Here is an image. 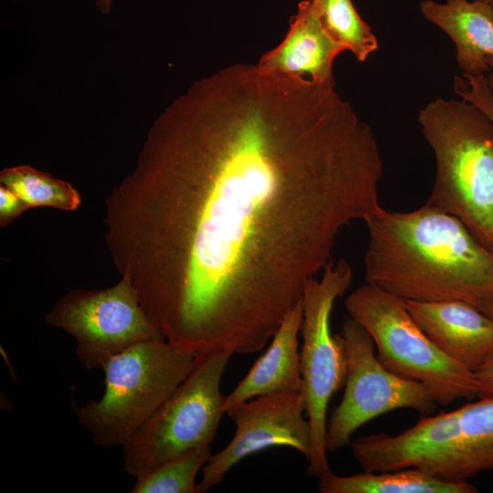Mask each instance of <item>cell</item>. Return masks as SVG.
I'll list each match as a JSON object with an SVG mask.
<instances>
[{
    "label": "cell",
    "mask_w": 493,
    "mask_h": 493,
    "mask_svg": "<svg viewBox=\"0 0 493 493\" xmlns=\"http://www.w3.org/2000/svg\"><path fill=\"white\" fill-rule=\"evenodd\" d=\"M382 174L371 127L334 83L235 64L154 120L106 198V243L166 341L253 353L341 231L383 208Z\"/></svg>",
    "instance_id": "obj_1"
},
{
    "label": "cell",
    "mask_w": 493,
    "mask_h": 493,
    "mask_svg": "<svg viewBox=\"0 0 493 493\" xmlns=\"http://www.w3.org/2000/svg\"><path fill=\"white\" fill-rule=\"evenodd\" d=\"M364 222L366 283L404 300L466 301L493 319V253L458 218L425 205Z\"/></svg>",
    "instance_id": "obj_2"
},
{
    "label": "cell",
    "mask_w": 493,
    "mask_h": 493,
    "mask_svg": "<svg viewBox=\"0 0 493 493\" xmlns=\"http://www.w3.org/2000/svg\"><path fill=\"white\" fill-rule=\"evenodd\" d=\"M417 121L435 160L425 205L458 218L493 253V122L463 99L442 98Z\"/></svg>",
    "instance_id": "obj_3"
},
{
    "label": "cell",
    "mask_w": 493,
    "mask_h": 493,
    "mask_svg": "<svg viewBox=\"0 0 493 493\" xmlns=\"http://www.w3.org/2000/svg\"><path fill=\"white\" fill-rule=\"evenodd\" d=\"M195 353L165 340L134 344L104 366V393L74 406L79 422L98 446H123L193 368Z\"/></svg>",
    "instance_id": "obj_4"
},
{
    "label": "cell",
    "mask_w": 493,
    "mask_h": 493,
    "mask_svg": "<svg viewBox=\"0 0 493 493\" xmlns=\"http://www.w3.org/2000/svg\"><path fill=\"white\" fill-rule=\"evenodd\" d=\"M345 307L371 334L379 362L400 377L424 383L437 404L477 397L474 372L435 346L403 299L365 283L348 296Z\"/></svg>",
    "instance_id": "obj_5"
},
{
    "label": "cell",
    "mask_w": 493,
    "mask_h": 493,
    "mask_svg": "<svg viewBox=\"0 0 493 493\" xmlns=\"http://www.w3.org/2000/svg\"><path fill=\"white\" fill-rule=\"evenodd\" d=\"M232 353H195L192 370L123 447V469L133 477L215 439L225 411L220 383Z\"/></svg>",
    "instance_id": "obj_6"
},
{
    "label": "cell",
    "mask_w": 493,
    "mask_h": 493,
    "mask_svg": "<svg viewBox=\"0 0 493 493\" xmlns=\"http://www.w3.org/2000/svg\"><path fill=\"white\" fill-rule=\"evenodd\" d=\"M352 278V268L345 259L331 260L320 278L307 282L302 295L300 393L312 441L308 475L319 479L332 472L325 448L327 409L347 376L345 346L341 334L330 332V315L335 300L348 290Z\"/></svg>",
    "instance_id": "obj_7"
},
{
    "label": "cell",
    "mask_w": 493,
    "mask_h": 493,
    "mask_svg": "<svg viewBox=\"0 0 493 493\" xmlns=\"http://www.w3.org/2000/svg\"><path fill=\"white\" fill-rule=\"evenodd\" d=\"M347 355L345 391L327 424L325 448L335 452L351 442L362 425L385 413L407 408L430 415L437 403L426 386L387 370L374 353L368 330L352 318L341 326Z\"/></svg>",
    "instance_id": "obj_8"
},
{
    "label": "cell",
    "mask_w": 493,
    "mask_h": 493,
    "mask_svg": "<svg viewBox=\"0 0 493 493\" xmlns=\"http://www.w3.org/2000/svg\"><path fill=\"white\" fill-rule=\"evenodd\" d=\"M51 327L68 333L86 369H103L116 354L143 341L165 340L125 278L103 289H72L46 314Z\"/></svg>",
    "instance_id": "obj_9"
},
{
    "label": "cell",
    "mask_w": 493,
    "mask_h": 493,
    "mask_svg": "<svg viewBox=\"0 0 493 493\" xmlns=\"http://www.w3.org/2000/svg\"><path fill=\"white\" fill-rule=\"evenodd\" d=\"M304 412L300 392L258 395L227 412L236 423L235 435L203 467L202 479L197 484L199 493L218 485L243 458L269 447L293 448L308 461L311 453V428Z\"/></svg>",
    "instance_id": "obj_10"
},
{
    "label": "cell",
    "mask_w": 493,
    "mask_h": 493,
    "mask_svg": "<svg viewBox=\"0 0 493 493\" xmlns=\"http://www.w3.org/2000/svg\"><path fill=\"white\" fill-rule=\"evenodd\" d=\"M459 437V412L422 415L396 435L372 434L351 443L354 457L365 472L414 467L435 477L446 467Z\"/></svg>",
    "instance_id": "obj_11"
},
{
    "label": "cell",
    "mask_w": 493,
    "mask_h": 493,
    "mask_svg": "<svg viewBox=\"0 0 493 493\" xmlns=\"http://www.w3.org/2000/svg\"><path fill=\"white\" fill-rule=\"evenodd\" d=\"M421 330L449 358L475 372L493 356V319L462 300H404Z\"/></svg>",
    "instance_id": "obj_12"
},
{
    "label": "cell",
    "mask_w": 493,
    "mask_h": 493,
    "mask_svg": "<svg viewBox=\"0 0 493 493\" xmlns=\"http://www.w3.org/2000/svg\"><path fill=\"white\" fill-rule=\"evenodd\" d=\"M302 318L301 299L284 317L267 350L236 388L225 397L223 404L225 413L258 395L300 392L302 377L298 334L300 331Z\"/></svg>",
    "instance_id": "obj_13"
},
{
    "label": "cell",
    "mask_w": 493,
    "mask_h": 493,
    "mask_svg": "<svg viewBox=\"0 0 493 493\" xmlns=\"http://www.w3.org/2000/svg\"><path fill=\"white\" fill-rule=\"evenodd\" d=\"M343 47L326 33L311 10L309 0L299 2L289 29L276 47L261 57L258 67L319 82L335 83L333 62Z\"/></svg>",
    "instance_id": "obj_14"
},
{
    "label": "cell",
    "mask_w": 493,
    "mask_h": 493,
    "mask_svg": "<svg viewBox=\"0 0 493 493\" xmlns=\"http://www.w3.org/2000/svg\"><path fill=\"white\" fill-rule=\"evenodd\" d=\"M420 9L425 19L454 42L456 63L463 75L489 73L493 59V5L477 0H424Z\"/></svg>",
    "instance_id": "obj_15"
},
{
    "label": "cell",
    "mask_w": 493,
    "mask_h": 493,
    "mask_svg": "<svg viewBox=\"0 0 493 493\" xmlns=\"http://www.w3.org/2000/svg\"><path fill=\"white\" fill-rule=\"evenodd\" d=\"M459 437L442 473L443 480L464 482L493 468V397L457 408Z\"/></svg>",
    "instance_id": "obj_16"
},
{
    "label": "cell",
    "mask_w": 493,
    "mask_h": 493,
    "mask_svg": "<svg viewBox=\"0 0 493 493\" xmlns=\"http://www.w3.org/2000/svg\"><path fill=\"white\" fill-rule=\"evenodd\" d=\"M320 493H476L468 483L451 482L421 469L410 467L394 471L365 472L338 476L330 472L320 478Z\"/></svg>",
    "instance_id": "obj_17"
},
{
    "label": "cell",
    "mask_w": 493,
    "mask_h": 493,
    "mask_svg": "<svg viewBox=\"0 0 493 493\" xmlns=\"http://www.w3.org/2000/svg\"><path fill=\"white\" fill-rule=\"evenodd\" d=\"M326 33L360 62L378 48L371 26L361 17L351 0H309Z\"/></svg>",
    "instance_id": "obj_18"
},
{
    "label": "cell",
    "mask_w": 493,
    "mask_h": 493,
    "mask_svg": "<svg viewBox=\"0 0 493 493\" xmlns=\"http://www.w3.org/2000/svg\"><path fill=\"white\" fill-rule=\"evenodd\" d=\"M0 183L29 207L48 206L74 211L81 203L79 191L70 183L28 165L5 168L0 173Z\"/></svg>",
    "instance_id": "obj_19"
},
{
    "label": "cell",
    "mask_w": 493,
    "mask_h": 493,
    "mask_svg": "<svg viewBox=\"0 0 493 493\" xmlns=\"http://www.w3.org/2000/svg\"><path fill=\"white\" fill-rule=\"evenodd\" d=\"M210 445L179 455L136 477L131 493H199L195 477L212 456Z\"/></svg>",
    "instance_id": "obj_20"
},
{
    "label": "cell",
    "mask_w": 493,
    "mask_h": 493,
    "mask_svg": "<svg viewBox=\"0 0 493 493\" xmlns=\"http://www.w3.org/2000/svg\"><path fill=\"white\" fill-rule=\"evenodd\" d=\"M488 77L466 76L454 77V91L461 99L481 110L493 122V59Z\"/></svg>",
    "instance_id": "obj_21"
},
{
    "label": "cell",
    "mask_w": 493,
    "mask_h": 493,
    "mask_svg": "<svg viewBox=\"0 0 493 493\" xmlns=\"http://www.w3.org/2000/svg\"><path fill=\"white\" fill-rule=\"evenodd\" d=\"M28 205L6 186L0 185V226H6L26 211Z\"/></svg>",
    "instance_id": "obj_22"
},
{
    "label": "cell",
    "mask_w": 493,
    "mask_h": 493,
    "mask_svg": "<svg viewBox=\"0 0 493 493\" xmlns=\"http://www.w3.org/2000/svg\"><path fill=\"white\" fill-rule=\"evenodd\" d=\"M477 382V397H493V356L474 372Z\"/></svg>",
    "instance_id": "obj_23"
},
{
    "label": "cell",
    "mask_w": 493,
    "mask_h": 493,
    "mask_svg": "<svg viewBox=\"0 0 493 493\" xmlns=\"http://www.w3.org/2000/svg\"><path fill=\"white\" fill-rule=\"evenodd\" d=\"M94 2L102 14L110 13L113 5V0H94Z\"/></svg>",
    "instance_id": "obj_24"
},
{
    "label": "cell",
    "mask_w": 493,
    "mask_h": 493,
    "mask_svg": "<svg viewBox=\"0 0 493 493\" xmlns=\"http://www.w3.org/2000/svg\"><path fill=\"white\" fill-rule=\"evenodd\" d=\"M493 5V0H477Z\"/></svg>",
    "instance_id": "obj_25"
}]
</instances>
